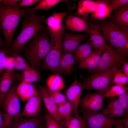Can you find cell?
I'll return each instance as SVG.
<instances>
[{
    "mask_svg": "<svg viewBox=\"0 0 128 128\" xmlns=\"http://www.w3.org/2000/svg\"><path fill=\"white\" fill-rule=\"evenodd\" d=\"M41 100L40 92L36 89L34 94L27 100L20 117H31L38 115L41 108Z\"/></svg>",
    "mask_w": 128,
    "mask_h": 128,
    "instance_id": "15",
    "label": "cell"
},
{
    "mask_svg": "<svg viewBox=\"0 0 128 128\" xmlns=\"http://www.w3.org/2000/svg\"><path fill=\"white\" fill-rule=\"evenodd\" d=\"M44 115L45 120V128H64L59 122L50 115L46 110L45 111Z\"/></svg>",
    "mask_w": 128,
    "mask_h": 128,
    "instance_id": "36",
    "label": "cell"
},
{
    "mask_svg": "<svg viewBox=\"0 0 128 128\" xmlns=\"http://www.w3.org/2000/svg\"><path fill=\"white\" fill-rule=\"evenodd\" d=\"M128 87L118 85H114L110 86L105 93L104 98L117 97L127 91Z\"/></svg>",
    "mask_w": 128,
    "mask_h": 128,
    "instance_id": "30",
    "label": "cell"
},
{
    "mask_svg": "<svg viewBox=\"0 0 128 128\" xmlns=\"http://www.w3.org/2000/svg\"><path fill=\"white\" fill-rule=\"evenodd\" d=\"M101 112L108 117L112 119L123 118L128 116L117 97L111 98Z\"/></svg>",
    "mask_w": 128,
    "mask_h": 128,
    "instance_id": "18",
    "label": "cell"
},
{
    "mask_svg": "<svg viewBox=\"0 0 128 128\" xmlns=\"http://www.w3.org/2000/svg\"><path fill=\"white\" fill-rule=\"evenodd\" d=\"M83 89L82 83L77 80L76 76L75 75L73 82L64 92L67 101L72 108V115H79L78 108Z\"/></svg>",
    "mask_w": 128,
    "mask_h": 128,
    "instance_id": "11",
    "label": "cell"
},
{
    "mask_svg": "<svg viewBox=\"0 0 128 128\" xmlns=\"http://www.w3.org/2000/svg\"><path fill=\"white\" fill-rule=\"evenodd\" d=\"M17 85L14 84L6 94L3 100V108L13 119L20 118L21 114L19 97L17 91Z\"/></svg>",
    "mask_w": 128,
    "mask_h": 128,
    "instance_id": "10",
    "label": "cell"
},
{
    "mask_svg": "<svg viewBox=\"0 0 128 128\" xmlns=\"http://www.w3.org/2000/svg\"><path fill=\"white\" fill-rule=\"evenodd\" d=\"M122 68L123 73L128 77V62L125 60L123 62Z\"/></svg>",
    "mask_w": 128,
    "mask_h": 128,
    "instance_id": "45",
    "label": "cell"
},
{
    "mask_svg": "<svg viewBox=\"0 0 128 128\" xmlns=\"http://www.w3.org/2000/svg\"><path fill=\"white\" fill-rule=\"evenodd\" d=\"M0 3V28L5 39V45L9 49L17 27L29 8L21 9L17 4L9 5Z\"/></svg>",
    "mask_w": 128,
    "mask_h": 128,
    "instance_id": "3",
    "label": "cell"
},
{
    "mask_svg": "<svg viewBox=\"0 0 128 128\" xmlns=\"http://www.w3.org/2000/svg\"><path fill=\"white\" fill-rule=\"evenodd\" d=\"M123 60L116 65L108 70L95 72L92 74L85 77H81L83 89L97 91L108 88L110 87L113 77L122 65Z\"/></svg>",
    "mask_w": 128,
    "mask_h": 128,
    "instance_id": "4",
    "label": "cell"
},
{
    "mask_svg": "<svg viewBox=\"0 0 128 128\" xmlns=\"http://www.w3.org/2000/svg\"><path fill=\"white\" fill-rule=\"evenodd\" d=\"M46 87L53 91H59L65 86L64 81L60 74H54L50 76L46 81Z\"/></svg>",
    "mask_w": 128,
    "mask_h": 128,
    "instance_id": "29",
    "label": "cell"
},
{
    "mask_svg": "<svg viewBox=\"0 0 128 128\" xmlns=\"http://www.w3.org/2000/svg\"><path fill=\"white\" fill-rule=\"evenodd\" d=\"M44 115H39L36 116L25 118L21 117L13 120L9 128H45Z\"/></svg>",
    "mask_w": 128,
    "mask_h": 128,
    "instance_id": "13",
    "label": "cell"
},
{
    "mask_svg": "<svg viewBox=\"0 0 128 128\" xmlns=\"http://www.w3.org/2000/svg\"><path fill=\"white\" fill-rule=\"evenodd\" d=\"M88 26V39L92 47L96 49L107 46L100 26L92 24Z\"/></svg>",
    "mask_w": 128,
    "mask_h": 128,
    "instance_id": "21",
    "label": "cell"
},
{
    "mask_svg": "<svg viewBox=\"0 0 128 128\" xmlns=\"http://www.w3.org/2000/svg\"><path fill=\"white\" fill-rule=\"evenodd\" d=\"M40 0H21L18 5V7L20 8L22 7L34 5Z\"/></svg>",
    "mask_w": 128,
    "mask_h": 128,
    "instance_id": "44",
    "label": "cell"
},
{
    "mask_svg": "<svg viewBox=\"0 0 128 128\" xmlns=\"http://www.w3.org/2000/svg\"><path fill=\"white\" fill-rule=\"evenodd\" d=\"M19 1V0H3V3L5 5H11L17 4V3Z\"/></svg>",
    "mask_w": 128,
    "mask_h": 128,
    "instance_id": "46",
    "label": "cell"
},
{
    "mask_svg": "<svg viewBox=\"0 0 128 128\" xmlns=\"http://www.w3.org/2000/svg\"><path fill=\"white\" fill-rule=\"evenodd\" d=\"M73 109L70 103L67 101L65 102L58 105V116L60 121L66 117L72 115Z\"/></svg>",
    "mask_w": 128,
    "mask_h": 128,
    "instance_id": "31",
    "label": "cell"
},
{
    "mask_svg": "<svg viewBox=\"0 0 128 128\" xmlns=\"http://www.w3.org/2000/svg\"><path fill=\"white\" fill-rule=\"evenodd\" d=\"M118 100L120 104L128 114V93L127 91L118 96Z\"/></svg>",
    "mask_w": 128,
    "mask_h": 128,
    "instance_id": "41",
    "label": "cell"
},
{
    "mask_svg": "<svg viewBox=\"0 0 128 128\" xmlns=\"http://www.w3.org/2000/svg\"><path fill=\"white\" fill-rule=\"evenodd\" d=\"M128 0H110L108 8L110 14L114 10L128 3Z\"/></svg>",
    "mask_w": 128,
    "mask_h": 128,
    "instance_id": "40",
    "label": "cell"
},
{
    "mask_svg": "<svg viewBox=\"0 0 128 128\" xmlns=\"http://www.w3.org/2000/svg\"><path fill=\"white\" fill-rule=\"evenodd\" d=\"M36 89L32 83L21 82L17 87L18 96L23 101L27 100L35 93Z\"/></svg>",
    "mask_w": 128,
    "mask_h": 128,
    "instance_id": "25",
    "label": "cell"
},
{
    "mask_svg": "<svg viewBox=\"0 0 128 128\" xmlns=\"http://www.w3.org/2000/svg\"><path fill=\"white\" fill-rule=\"evenodd\" d=\"M100 26L105 40L110 45L128 53V33L112 22L102 23Z\"/></svg>",
    "mask_w": 128,
    "mask_h": 128,
    "instance_id": "5",
    "label": "cell"
},
{
    "mask_svg": "<svg viewBox=\"0 0 128 128\" xmlns=\"http://www.w3.org/2000/svg\"><path fill=\"white\" fill-rule=\"evenodd\" d=\"M81 114L86 122L85 128H114V125L118 123L128 128V116L122 119H115L108 117L102 112Z\"/></svg>",
    "mask_w": 128,
    "mask_h": 128,
    "instance_id": "7",
    "label": "cell"
},
{
    "mask_svg": "<svg viewBox=\"0 0 128 128\" xmlns=\"http://www.w3.org/2000/svg\"><path fill=\"white\" fill-rule=\"evenodd\" d=\"M64 30L55 35L50 36L51 45L48 53L42 63V70L48 69L54 74H60L59 63L62 53L63 33Z\"/></svg>",
    "mask_w": 128,
    "mask_h": 128,
    "instance_id": "6",
    "label": "cell"
},
{
    "mask_svg": "<svg viewBox=\"0 0 128 128\" xmlns=\"http://www.w3.org/2000/svg\"><path fill=\"white\" fill-rule=\"evenodd\" d=\"M99 0H81L78 3L76 14L87 21L88 15L97 9Z\"/></svg>",
    "mask_w": 128,
    "mask_h": 128,
    "instance_id": "23",
    "label": "cell"
},
{
    "mask_svg": "<svg viewBox=\"0 0 128 128\" xmlns=\"http://www.w3.org/2000/svg\"><path fill=\"white\" fill-rule=\"evenodd\" d=\"M19 74L14 71L6 70L0 76V107L3 108V102L5 96L10 89L12 83Z\"/></svg>",
    "mask_w": 128,
    "mask_h": 128,
    "instance_id": "17",
    "label": "cell"
},
{
    "mask_svg": "<svg viewBox=\"0 0 128 128\" xmlns=\"http://www.w3.org/2000/svg\"><path fill=\"white\" fill-rule=\"evenodd\" d=\"M106 46L95 49L92 51L86 59L79 63L76 68L74 69L73 71L79 69H85L88 71L96 68L98 65L101 54Z\"/></svg>",
    "mask_w": 128,
    "mask_h": 128,
    "instance_id": "20",
    "label": "cell"
},
{
    "mask_svg": "<svg viewBox=\"0 0 128 128\" xmlns=\"http://www.w3.org/2000/svg\"><path fill=\"white\" fill-rule=\"evenodd\" d=\"M109 88L97 91L94 93H88L81 98L79 105L81 113H91L102 111L104 109V94Z\"/></svg>",
    "mask_w": 128,
    "mask_h": 128,
    "instance_id": "9",
    "label": "cell"
},
{
    "mask_svg": "<svg viewBox=\"0 0 128 128\" xmlns=\"http://www.w3.org/2000/svg\"><path fill=\"white\" fill-rule=\"evenodd\" d=\"M59 67L61 73L67 75H72V73L70 71L67 64L61 56L59 62Z\"/></svg>",
    "mask_w": 128,
    "mask_h": 128,
    "instance_id": "42",
    "label": "cell"
},
{
    "mask_svg": "<svg viewBox=\"0 0 128 128\" xmlns=\"http://www.w3.org/2000/svg\"><path fill=\"white\" fill-rule=\"evenodd\" d=\"M41 79L39 71L31 66L23 71L17 79L21 82L30 83L39 82Z\"/></svg>",
    "mask_w": 128,
    "mask_h": 128,
    "instance_id": "24",
    "label": "cell"
},
{
    "mask_svg": "<svg viewBox=\"0 0 128 128\" xmlns=\"http://www.w3.org/2000/svg\"><path fill=\"white\" fill-rule=\"evenodd\" d=\"M70 12V11H67L61 12H53L45 19L44 22L47 26L50 36L55 35L64 30L65 26L62 20Z\"/></svg>",
    "mask_w": 128,
    "mask_h": 128,
    "instance_id": "12",
    "label": "cell"
},
{
    "mask_svg": "<svg viewBox=\"0 0 128 128\" xmlns=\"http://www.w3.org/2000/svg\"><path fill=\"white\" fill-rule=\"evenodd\" d=\"M15 60L12 56H7L5 64V69L9 71H14L15 69Z\"/></svg>",
    "mask_w": 128,
    "mask_h": 128,
    "instance_id": "43",
    "label": "cell"
},
{
    "mask_svg": "<svg viewBox=\"0 0 128 128\" xmlns=\"http://www.w3.org/2000/svg\"><path fill=\"white\" fill-rule=\"evenodd\" d=\"M61 57L67 64L70 71L72 73L73 71L74 65L76 62L72 52L63 51Z\"/></svg>",
    "mask_w": 128,
    "mask_h": 128,
    "instance_id": "35",
    "label": "cell"
},
{
    "mask_svg": "<svg viewBox=\"0 0 128 128\" xmlns=\"http://www.w3.org/2000/svg\"><path fill=\"white\" fill-rule=\"evenodd\" d=\"M11 56L15 60V70L22 71L30 67L29 64L27 60L20 54L14 52H10Z\"/></svg>",
    "mask_w": 128,
    "mask_h": 128,
    "instance_id": "32",
    "label": "cell"
},
{
    "mask_svg": "<svg viewBox=\"0 0 128 128\" xmlns=\"http://www.w3.org/2000/svg\"><path fill=\"white\" fill-rule=\"evenodd\" d=\"M47 88L49 93L57 105L64 103L67 101L64 94L61 93L59 91H52Z\"/></svg>",
    "mask_w": 128,
    "mask_h": 128,
    "instance_id": "38",
    "label": "cell"
},
{
    "mask_svg": "<svg viewBox=\"0 0 128 128\" xmlns=\"http://www.w3.org/2000/svg\"><path fill=\"white\" fill-rule=\"evenodd\" d=\"M114 126L115 128H125L122 123H116L114 125Z\"/></svg>",
    "mask_w": 128,
    "mask_h": 128,
    "instance_id": "47",
    "label": "cell"
},
{
    "mask_svg": "<svg viewBox=\"0 0 128 128\" xmlns=\"http://www.w3.org/2000/svg\"><path fill=\"white\" fill-rule=\"evenodd\" d=\"M50 39L47 29L40 31L27 43L22 52L23 57L38 71L41 63L49 51Z\"/></svg>",
    "mask_w": 128,
    "mask_h": 128,
    "instance_id": "2",
    "label": "cell"
},
{
    "mask_svg": "<svg viewBox=\"0 0 128 128\" xmlns=\"http://www.w3.org/2000/svg\"><path fill=\"white\" fill-rule=\"evenodd\" d=\"M13 120L5 112L0 111V128H9Z\"/></svg>",
    "mask_w": 128,
    "mask_h": 128,
    "instance_id": "37",
    "label": "cell"
},
{
    "mask_svg": "<svg viewBox=\"0 0 128 128\" xmlns=\"http://www.w3.org/2000/svg\"><path fill=\"white\" fill-rule=\"evenodd\" d=\"M21 29L17 37L12 43L10 47V52L20 54L24 46L35 36L42 30L47 29V26L42 23L45 16L36 14L29 8L24 15Z\"/></svg>",
    "mask_w": 128,
    "mask_h": 128,
    "instance_id": "1",
    "label": "cell"
},
{
    "mask_svg": "<svg viewBox=\"0 0 128 128\" xmlns=\"http://www.w3.org/2000/svg\"><path fill=\"white\" fill-rule=\"evenodd\" d=\"M37 87L46 111L53 119L59 122L57 112L58 105L49 93L46 86L38 84Z\"/></svg>",
    "mask_w": 128,
    "mask_h": 128,
    "instance_id": "16",
    "label": "cell"
},
{
    "mask_svg": "<svg viewBox=\"0 0 128 128\" xmlns=\"http://www.w3.org/2000/svg\"><path fill=\"white\" fill-rule=\"evenodd\" d=\"M5 44V42L2 40L0 36V48Z\"/></svg>",
    "mask_w": 128,
    "mask_h": 128,
    "instance_id": "48",
    "label": "cell"
},
{
    "mask_svg": "<svg viewBox=\"0 0 128 128\" xmlns=\"http://www.w3.org/2000/svg\"><path fill=\"white\" fill-rule=\"evenodd\" d=\"M128 82V77L123 73L116 72L111 81L110 86L118 85L122 86L127 84Z\"/></svg>",
    "mask_w": 128,
    "mask_h": 128,
    "instance_id": "34",
    "label": "cell"
},
{
    "mask_svg": "<svg viewBox=\"0 0 128 128\" xmlns=\"http://www.w3.org/2000/svg\"><path fill=\"white\" fill-rule=\"evenodd\" d=\"M8 48L5 45L0 49V76L5 69Z\"/></svg>",
    "mask_w": 128,
    "mask_h": 128,
    "instance_id": "39",
    "label": "cell"
},
{
    "mask_svg": "<svg viewBox=\"0 0 128 128\" xmlns=\"http://www.w3.org/2000/svg\"><path fill=\"white\" fill-rule=\"evenodd\" d=\"M3 0H0V3L2 2H3Z\"/></svg>",
    "mask_w": 128,
    "mask_h": 128,
    "instance_id": "49",
    "label": "cell"
},
{
    "mask_svg": "<svg viewBox=\"0 0 128 128\" xmlns=\"http://www.w3.org/2000/svg\"><path fill=\"white\" fill-rule=\"evenodd\" d=\"M92 48L89 39L79 45L72 52L76 61L80 63L86 59L91 52Z\"/></svg>",
    "mask_w": 128,
    "mask_h": 128,
    "instance_id": "27",
    "label": "cell"
},
{
    "mask_svg": "<svg viewBox=\"0 0 128 128\" xmlns=\"http://www.w3.org/2000/svg\"><path fill=\"white\" fill-rule=\"evenodd\" d=\"M88 36L87 33L74 34L68 33L64 31L63 34L62 43L63 51L73 52Z\"/></svg>",
    "mask_w": 128,
    "mask_h": 128,
    "instance_id": "14",
    "label": "cell"
},
{
    "mask_svg": "<svg viewBox=\"0 0 128 128\" xmlns=\"http://www.w3.org/2000/svg\"><path fill=\"white\" fill-rule=\"evenodd\" d=\"M128 55V54L122 51L107 45L101 55L97 67L88 71L95 72L109 69L116 65L121 61L126 59Z\"/></svg>",
    "mask_w": 128,
    "mask_h": 128,
    "instance_id": "8",
    "label": "cell"
},
{
    "mask_svg": "<svg viewBox=\"0 0 128 128\" xmlns=\"http://www.w3.org/2000/svg\"><path fill=\"white\" fill-rule=\"evenodd\" d=\"M110 0H99L96 10L92 13L89 19L90 21L104 19L109 16L108 5Z\"/></svg>",
    "mask_w": 128,
    "mask_h": 128,
    "instance_id": "28",
    "label": "cell"
},
{
    "mask_svg": "<svg viewBox=\"0 0 128 128\" xmlns=\"http://www.w3.org/2000/svg\"><path fill=\"white\" fill-rule=\"evenodd\" d=\"M64 128H85L86 123L79 115H71L59 122Z\"/></svg>",
    "mask_w": 128,
    "mask_h": 128,
    "instance_id": "26",
    "label": "cell"
},
{
    "mask_svg": "<svg viewBox=\"0 0 128 128\" xmlns=\"http://www.w3.org/2000/svg\"><path fill=\"white\" fill-rule=\"evenodd\" d=\"M64 19L66 27L73 32H85L88 33L89 31L87 21L82 17L69 13Z\"/></svg>",
    "mask_w": 128,
    "mask_h": 128,
    "instance_id": "19",
    "label": "cell"
},
{
    "mask_svg": "<svg viewBox=\"0 0 128 128\" xmlns=\"http://www.w3.org/2000/svg\"><path fill=\"white\" fill-rule=\"evenodd\" d=\"M112 18L116 26L128 33V3L115 9Z\"/></svg>",
    "mask_w": 128,
    "mask_h": 128,
    "instance_id": "22",
    "label": "cell"
},
{
    "mask_svg": "<svg viewBox=\"0 0 128 128\" xmlns=\"http://www.w3.org/2000/svg\"><path fill=\"white\" fill-rule=\"evenodd\" d=\"M66 1L62 0H40L36 6L31 9L33 11L38 9L46 10L60 2Z\"/></svg>",
    "mask_w": 128,
    "mask_h": 128,
    "instance_id": "33",
    "label": "cell"
}]
</instances>
